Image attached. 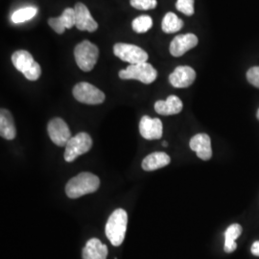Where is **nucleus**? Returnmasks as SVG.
I'll return each mask as SVG.
<instances>
[{
    "mask_svg": "<svg viewBox=\"0 0 259 259\" xmlns=\"http://www.w3.org/2000/svg\"><path fill=\"white\" fill-rule=\"evenodd\" d=\"M100 186L99 178L92 173L83 172L72 178L65 186V193L68 198L77 199L83 195L95 192Z\"/></svg>",
    "mask_w": 259,
    "mask_h": 259,
    "instance_id": "nucleus-1",
    "label": "nucleus"
},
{
    "mask_svg": "<svg viewBox=\"0 0 259 259\" xmlns=\"http://www.w3.org/2000/svg\"><path fill=\"white\" fill-rule=\"evenodd\" d=\"M128 225V214L123 208H117L108 219L106 224V235L114 247L123 243Z\"/></svg>",
    "mask_w": 259,
    "mask_h": 259,
    "instance_id": "nucleus-2",
    "label": "nucleus"
},
{
    "mask_svg": "<svg viewBox=\"0 0 259 259\" xmlns=\"http://www.w3.org/2000/svg\"><path fill=\"white\" fill-rule=\"evenodd\" d=\"M12 63L29 81H37L41 75L40 65L26 50H18L12 55Z\"/></svg>",
    "mask_w": 259,
    "mask_h": 259,
    "instance_id": "nucleus-3",
    "label": "nucleus"
},
{
    "mask_svg": "<svg viewBox=\"0 0 259 259\" xmlns=\"http://www.w3.org/2000/svg\"><path fill=\"white\" fill-rule=\"evenodd\" d=\"M75 61L76 64L83 71H92L96 65L99 49L93 42L89 40H83L81 44L77 45L74 50Z\"/></svg>",
    "mask_w": 259,
    "mask_h": 259,
    "instance_id": "nucleus-4",
    "label": "nucleus"
},
{
    "mask_svg": "<svg viewBox=\"0 0 259 259\" xmlns=\"http://www.w3.org/2000/svg\"><path fill=\"white\" fill-rule=\"evenodd\" d=\"M157 77V70L148 63L130 65L127 68L119 71V78L123 80H138L141 83L149 84L153 83Z\"/></svg>",
    "mask_w": 259,
    "mask_h": 259,
    "instance_id": "nucleus-5",
    "label": "nucleus"
},
{
    "mask_svg": "<svg viewBox=\"0 0 259 259\" xmlns=\"http://www.w3.org/2000/svg\"><path fill=\"white\" fill-rule=\"evenodd\" d=\"M93 146V139L87 133H79L67 142L65 145V160L72 162L83 154L88 153Z\"/></svg>",
    "mask_w": 259,
    "mask_h": 259,
    "instance_id": "nucleus-6",
    "label": "nucleus"
},
{
    "mask_svg": "<svg viewBox=\"0 0 259 259\" xmlns=\"http://www.w3.org/2000/svg\"><path fill=\"white\" fill-rule=\"evenodd\" d=\"M113 53L123 62H127L131 65H138L141 63H147L148 54L142 48L135 45L116 44L113 47Z\"/></svg>",
    "mask_w": 259,
    "mask_h": 259,
    "instance_id": "nucleus-7",
    "label": "nucleus"
},
{
    "mask_svg": "<svg viewBox=\"0 0 259 259\" xmlns=\"http://www.w3.org/2000/svg\"><path fill=\"white\" fill-rule=\"evenodd\" d=\"M73 96L78 102L88 105H99L105 101V94L93 84L87 82L78 83L73 89Z\"/></svg>",
    "mask_w": 259,
    "mask_h": 259,
    "instance_id": "nucleus-8",
    "label": "nucleus"
},
{
    "mask_svg": "<svg viewBox=\"0 0 259 259\" xmlns=\"http://www.w3.org/2000/svg\"><path fill=\"white\" fill-rule=\"evenodd\" d=\"M47 133L56 145L63 147L71 139V132L67 124L62 118H54L48 123Z\"/></svg>",
    "mask_w": 259,
    "mask_h": 259,
    "instance_id": "nucleus-9",
    "label": "nucleus"
},
{
    "mask_svg": "<svg viewBox=\"0 0 259 259\" xmlns=\"http://www.w3.org/2000/svg\"><path fill=\"white\" fill-rule=\"evenodd\" d=\"M139 133L147 140L161 139L163 134L162 122L158 118H151L148 115L142 116L139 122Z\"/></svg>",
    "mask_w": 259,
    "mask_h": 259,
    "instance_id": "nucleus-10",
    "label": "nucleus"
},
{
    "mask_svg": "<svg viewBox=\"0 0 259 259\" xmlns=\"http://www.w3.org/2000/svg\"><path fill=\"white\" fill-rule=\"evenodd\" d=\"M196 72L190 66H178L176 69L169 75V82L177 89H185L194 83Z\"/></svg>",
    "mask_w": 259,
    "mask_h": 259,
    "instance_id": "nucleus-11",
    "label": "nucleus"
},
{
    "mask_svg": "<svg viewBox=\"0 0 259 259\" xmlns=\"http://www.w3.org/2000/svg\"><path fill=\"white\" fill-rule=\"evenodd\" d=\"M75 19L76 24L75 26L80 31H89L94 32L98 28V23L94 20L91 12L88 7L83 3H77L75 5Z\"/></svg>",
    "mask_w": 259,
    "mask_h": 259,
    "instance_id": "nucleus-12",
    "label": "nucleus"
},
{
    "mask_svg": "<svg viewBox=\"0 0 259 259\" xmlns=\"http://www.w3.org/2000/svg\"><path fill=\"white\" fill-rule=\"evenodd\" d=\"M198 41V37L194 34L179 35L171 41L170 53L174 57H181L190 49L197 47Z\"/></svg>",
    "mask_w": 259,
    "mask_h": 259,
    "instance_id": "nucleus-13",
    "label": "nucleus"
},
{
    "mask_svg": "<svg viewBox=\"0 0 259 259\" xmlns=\"http://www.w3.org/2000/svg\"><path fill=\"white\" fill-rule=\"evenodd\" d=\"M189 146L192 151L196 152L199 158L203 160H208L212 157L211 141L208 135L198 134L190 139Z\"/></svg>",
    "mask_w": 259,
    "mask_h": 259,
    "instance_id": "nucleus-14",
    "label": "nucleus"
},
{
    "mask_svg": "<svg viewBox=\"0 0 259 259\" xmlns=\"http://www.w3.org/2000/svg\"><path fill=\"white\" fill-rule=\"evenodd\" d=\"M48 24L56 33L63 34L65 29L72 28L76 24L74 8H66L61 17L48 19Z\"/></svg>",
    "mask_w": 259,
    "mask_h": 259,
    "instance_id": "nucleus-15",
    "label": "nucleus"
},
{
    "mask_svg": "<svg viewBox=\"0 0 259 259\" xmlns=\"http://www.w3.org/2000/svg\"><path fill=\"white\" fill-rule=\"evenodd\" d=\"M155 111L160 115L178 114L183 111V102L176 95H170L165 101L159 100L155 103Z\"/></svg>",
    "mask_w": 259,
    "mask_h": 259,
    "instance_id": "nucleus-16",
    "label": "nucleus"
},
{
    "mask_svg": "<svg viewBox=\"0 0 259 259\" xmlns=\"http://www.w3.org/2000/svg\"><path fill=\"white\" fill-rule=\"evenodd\" d=\"M83 259H107L108 248L97 238L88 241L83 250Z\"/></svg>",
    "mask_w": 259,
    "mask_h": 259,
    "instance_id": "nucleus-17",
    "label": "nucleus"
},
{
    "mask_svg": "<svg viewBox=\"0 0 259 259\" xmlns=\"http://www.w3.org/2000/svg\"><path fill=\"white\" fill-rule=\"evenodd\" d=\"M0 136L7 140H13L17 136L14 117L6 109L0 111Z\"/></svg>",
    "mask_w": 259,
    "mask_h": 259,
    "instance_id": "nucleus-18",
    "label": "nucleus"
},
{
    "mask_svg": "<svg viewBox=\"0 0 259 259\" xmlns=\"http://www.w3.org/2000/svg\"><path fill=\"white\" fill-rule=\"evenodd\" d=\"M171 158L163 152H155L148 155L142 160L141 167L145 171H155L165 167L170 163Z\"/></svg>",
    "mask_w": 259,
    "mask_h": 259,
    "instance_id": "nucleus-19",
    "label": "nucleus"
},
{
    "mask_svg": "<svg viewBox=\"0 0 259 259\" xmlns=\"http://www.w3.org/2000/svg\"><path fill=\"white\" fill-rule=\"evenodd\" d=\"M242 233V227L239 224H232L225 232V251L228 253L233 252L236 250L237 245L235 240Z\"/></svg>",
    "mask_w": 259,
    "mask_h": 259,
    "instance_id": "nucleus-20",
    "label": "nucleus"
},
{
    "mask_svg": "<svg viewBox=\"0 0 259 259\" xmlns=\"http://www.w3.org/2000/svg\"><path fill=\"white\" fill-rule=\"evenodd\" d=\"M184 26V21L178 18L176 14L174 13H167L164 16L161 22V28L162 31L167 34H173L180 31Z\"/></svg>",
    "mask_w": 259,
    "mask_h": 259,
    "instance_id": "nucleus-21",
    "label": "nucleus"
},
{
    "mask_svg": "<svg viewBox=\"0 0 259 259\" xmlns=\"http://www.w3.org/2000/svg\"><path fill=\"white\" fill-rule=\"evenodd\" d=\"M37 9L36 7H25L16 11L12 15V21L14 23H22L27 20L33 19L37 15Z\"/></svg>",
    "mask_w": 259,
    "mask_h": 259,
    "instance_id": "nucleus-22",
    "label": "nucleus"
},
{
    "mask_svg": "<svg viewBox=\"0 0 259 259\" xmlns=\"http://www.w3.org/2000/svg\"><path fill=\"white\" fill-rule=\"evenodd\" d=\"M132 26L135 32L139 34L146 33L153 26V19L149 16H140L133 20Z\"/></svg>",
    "mask_w": 259,
    "mask_h": 259,
    "instance_id": "nucleus-23",
    "label": "nucleus"
},
{
    "mask_svg": "<svg viewBox=\"0 0 259 259\" xmlns=\"http://www.w3.org/2000/svg\"><path fill=\"white\" fill-rule=\"evenodd\" d=\"M195 0H177L176 8L185 16H192L194 14Z\"/></svg>",
    "mask_w": 259,
    "mask_h": 259,
    "instance_id": "nucleus-24",
    "label": "nucleus"
},
{
    "mask_svg": "<svg viewBox=\"0 0 259 259\" xmlns=\"http://www.w3.org/2000/svg\"><path fill=\"white\" fill-rule=\"evenodd\" d=\"M132 7L139 10H152L157 7V0H131Z\"/></svg>",
    "mask_w": 259,
    "mask_h": 259,
    "instance_id": "nucleus-25",
    "label": "nucleus"
},
{
    "mask_svg": "<svg viewBox=\"0 0 259 259\" xmlns=\"http://www.w3.org/2000/svg\"><path fill=\"white\" fill-rule=\"evenodd\" d=\"M247 79L250 84L259 89V66L250 67L247 72Z\"/></svg>",
    "mask_w": 259,
    "mask_h": 259,
    "instance_id": "nucleus-26",
    "label": "nucleus"
},
{
    "mask_svg": "<svg viewBox=\"0 0 259 259\" xmlns=\"http://www.w3.org/2000/svg\"><path fill=\"white\" fill-rule=\"evenodd\" d=\"M251 252L253 255L259 256V241H255L251 246Z\"/></svg>",
    "mask_w": 259,
    "mask_h": 259,
    "instance_id": "nucleus-27",
    "label": "nucleus"
},
{
    "mask_svg": "<svg viewBox=\"0 0 259 259\" xmlns=\"http://www.w3.org/2000/svg\"><path fill=\"white\" fill-rule=\"evenodd\" d=\"M162 146H163V147H167V146H168V143H167L166 141H163V142H162Z\"/></svg>",
    "mask_w": 259,
    "mask_h": 259,
    "instance_id": "nucleus-28",
    "label": "nucleus"
},
{
    "mask_svg": "<svg viewBox=\"0 0 259 259\" xmlns=\"http://www.w3.org/2000/svg\"><path fill=\"white\" fill-rule=\"evenodd\" d=\"M256 117H257V119L259 120V109L258 111H257V114H256Z\"/></svg>",
    "mask_w": 259,
    "mask_h": 259,
    "instance_id": "nucleus-29",
    "label": "nucleus"
}]
</instances>
